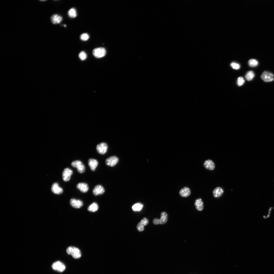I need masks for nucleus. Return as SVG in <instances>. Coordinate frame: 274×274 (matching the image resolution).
<instances>
[{
	"mask_svg": "<svg viewBox=\"0 0 274 274\" xmlns=\"http://www.w3.org/2000/svg\"><path fill=\"white\" fill-rule=\"evenodd\" d=\"M67 253L71 255L75 259L80 258L81 256V251L77 248L73 246H69L66 250Z\"/></svg>",
	"mask_w": 274,
	"mask_h": 274,
	"instance_id": "nucleus-1",
	"label": "nucleus"
},
{
	"mask_svg": "<svg viewBox=\"0 0 274 274\" xmlns=\"http://www.w3.org/2000/svg\"><path fill=\"white\" fill-rule=\"evenodd\" d=\"M106 53L105 49L102 47L95 48L93 51L92 54L95 57L100 58L104 56Z\"/></svg>",
	"mask_w": 274,
	"mask_h": 274,
	"instance_id": "nucleus-2",
	"label": "nucleus"
},
{
	"mask_svg": "<svg viewBox=\"0 0 274 274\" xmlns=\"http://www.w3.org/2000/svg\"><path fill=\"white\" fill-rule=\"evenodd\" d=\"M72 166L77 169L78 171L80 173H83L85 171V165L82 162L80 161H74L71 163Z\"/></svg>",
	"mask_w": 274,
	"mask_h": 274,
	"instance_id": "nucleus-3",
	"label": "nucleus"
},
{
	"mask_svg": "<svg viewBox=\"0 0 274 274\" xmlns=\"http://www.w3.org/2000/svg\"><path fill=\"white\" fill-rule=\"evenodd\" d=\"M73 173L72 170L71 169L68 168H65L63 171L62 174L63 180L65 182L69 181L71 179Z\"/></svg>",
	"mask_w": 274,
	"mask_h": 274,
	"instance_id": "nucleus-4",
	"label": "nucleus"
},
{
	"mask_svg": "<svg viewBox=\"0 0 274 274\" xmlns=\"http://www.w3.org/2000/svg\"><path fill=\"white\" fill-rule=\"evenodd\" d=\"M52 268L57 271L62 272L66 269L65 265L60 261H57L53 263L52 265Z\"/></svg>",
	"mask_w": 274,
	"mask_h": 274,
	"instance_id": "nucleus-5",
	"label": "nucleus"
},
{
	"mask_svg": "<svg viewBox=\"0 0 274 274\" xmlns=\"http://www.w3.org/2000/svg\"><path fill=\"white\" fill-rule=\"evenodd\" d=\"M108 149L107 144L104 142L98 144L96 147V150L99 154L103 155L106 152Z\"/></svg>",
	"mask_w": 274,
	"mask_h": 274,
	"instance_id": "nucleus-6",
	"label": "nucleus"
},
{
	"mask_svg": "<svg viewBox=\"0 0 274 274\" xmlns=\"http://www.w3.org/2000/svg\"><path fill=\"white\" fill-rule=\"evenodd\" d=\"M261 77L264 81L266 82L272 81L274 79V75L272 73L266 71L263 73Z\"/></svg>",
	"mask_w": 274,
	"mask_h": 274,
	"instance_id": "nucleus-7",
	"label": "nucleus"
},
{
	"mask_svg": "<svg viewBox=\"0 0 274 274\" xmlns=\"http://www.w3.org/2000/svg\"><path fill=\"white\" fill-rule=\"evenodd\" d=\"M119 161L118 158L116 156H112L107 158L106 160V164L109 166L112 167L115 165Z\"/></svg>",
	"mask_w": 274,
	"mask_h": 274,
	"instance_id": "nucleus-8",
	"label": "nucleus"
},
{
	"mask_svg": "<svg viewBox=\"0 0 274 274\" xmlns=\"http://www.w3.org/2000/svg\"><path fill=\"white\" fill-rule=\"evenodd\" d=\"M105 192V190L104 188L99 184L95 186L92 191L93 194L95 196L102 194Z\"/></svg>",
	"mask_w": 274,
	"mask_h": 274,
	"instance_id": "nucleus-9",
	"label": "nucleus"
},
{
	"mask_svg": "<svg viewBox=\"0 0 274 274\" xmlns=\"http://www.w3.org/2000/svg\"><path fill=\"white\" fill-rule=\"evenodd\" d=\"M51 190L53 193L58 195L61 194L63 192L62 189L60 187L58 183H55L53 184Z\"/></svg>",
	"mask_w": 274,
	"mask_h": 274,
	"instance_id": "nucleus-10",
	"label": "nucleus"
},
{
	"mask_svg": "<svg viewBox=\"0 0 274 274\" xmlns=\"http://www.w3.org/2000/svg\"><path fill=\"white\" fill-rule=\"evenodd\" d=\"M70 203L72 207L76 208H79L83 205V203L81 201L74 199H71Z\"/></svg>",
	"mask_w": 274,
	"mask_h": 274,
	"instance_id": "nucleus-11",
	"label": "nucleus"
},
{
	"mask_svg": "<svg viewBox=\"0 0 274 274\" xmlns=\"http://www.w3.org/2000/svg\"><path fill=\"white\" fill-rule=\"evenodd\" d=\"M76 187L81 192L85 193L88 192L89 189L88 184L85 183H80L76 185Z\"/></svg>",
	"mask_w": 274,
	"mask_h": 274,
	"instance_id": "nucleus-12",
	"label": "nucleus"
},
{
	"mask_svg": "<svg viewBox=\"0 0 274 274\" xmlns=\"http://www.w3.org/2000/svg\"><path fill=\"white\" fill-rule=\"evenodd\" d=\"M203 165L207 169L213 170L215 168V164L213 162L210 160L206 161L203 163Z\"/></svg>",
	"mask_w": 274,
	"mask_h": 274,
	"instance_id": "nucleus-13",
	"label": "nucleus"
},
{
	"mask_svg": "<svg viewBox=\"0 0 274 274\" xmlns=\"http://www.w3.org/2000/svg\"><path fill=\"white\" fill-rule=\"evenodd\" d=\"M88 163L91 170L92 171H94L98 166V162L96 160L91 158L89 159Z\"/></svg>",
	"mask_w": 274,
	"mask_h": 274,
	"instance_id": "nucleus-14",
	"label": "nucleus"
},
{
	"mask_svg": "<svg viewBox=\"0 0 274 274\" xmlns=\"http://www.w3.org/2000/svg\"><path fill=\"white\" fill-rule=\"evenodd\" d=\"M51 20L53 24H58L61 22L62 20V18L59 15L54 14L51 17Z\"/></svg>",
	"mask_w": 274,
	"mask_h": 274,
	"instance_id": "nucleus-15",
	"label": "nucleus"
},
{
	"mask_svg": "<svg viewBox=\"0 0 274 274\" xmlns=\"http://www.w3.org/2000/svg\"><path fill=\"white\" fill-rule=\"evenodd\" d=\"M224 193V190L222 188L217 187L214 189L213 191V194L215 198H219L221 197Z\"/></svg>",
	"mask_w": 274,
	"mask_h": 274,
	"instance_id": "nucleus-16",
	"label": "nucleus"
},
{
	"mask_svg": "<svg viewBox=\"0 0 274 274\" xmlns=\"http://www.w3.org/2000/svg\"><path fill=\"white\" fill-rule=\"evenodd\" d=\"M194 205L197 211H201L203 209V203L201 198L196 199L195 201Z\"/></svg>",
	"mask_w": 274,
	"mask_h": 274,
	"instance_id": "nucleus-17",
	"label": "nucleus"
},
{
	"mask_svg": "<svg viewBox=\"0 0 274 274\" xmlns=\"http://www.w3.org/2000/svg\"><path fill=\"white\" fill-rule=\"evenodd\" d=\"M191 190L189 188L186 187L182 189L180 191V195L182 197H187L191 194Z\"/></svg>",
	"mask_w": 274,
	"mask_h": 274,
	"instance_id": "nucleus-18",
	"label": "nucleus"
},
{
	"mask_svg": "<svg viewBox=\"0 0 274 274\" xmlns=\"http://www.w3.org/2000/svg\"><path fill=\"white\" fill-rule=\"evenodd\" d=\"M168 215L167 213L165 212H162L161 214V218L160 219V224H164L166 223L167 221Z\"/></svg>",
	"mask_w": 274,
	"mask_h": 274,
	"instance_id": "nucleus-19",
	"label": "nucleus"
},
{
	"mask_svg": "<svg viewBox=\"0 0 274 274\" xmlns=\"http://www.w3.org/2000/svg\"><path fill=\"white\" fill-rule=\"evenodd\" d=\"M98 208L99 207L97 204L95 203H93L88 207V210L89 211L94 212L97 211Z\"/></svg>",
	"mask_w": 274,
	"mask_h": 274,
	"instance_id": "nucleus-20",
	"label": "nucleus"
},
{
	"mask_svg": "<svg viewBox=\"0 0 274 274\" xmlns=\"http://www.w3.org/2000/svg\"><path fill=\"white\" fill-rule=\"evenodd\" d=\"M68 15L69 17L71 18H75L77 15L76 9L74 8L70 9L68 12Z\"/></svg>",
	"mask_w": 274,
	"mask_h": 274,
	"instance_id": "nucleus-21",
	"label": "nucleus"
},
{
	"mask_svg": "<svg viewBox=\"0 0 274 274\" xmlns=\"http://www.w3.org/2000/svg\"><path fill=\"white\" fill-rule=\"evenodd\" d=\"M255 74L254 72L252 71H248L246 74L245 77L246 79L248 81L252 80L254 77Z\"/></svg>",
	"mask_w": 274,
	"mask_h": 274,
	"instance_id": "nucleus-22",
	"label": "nucleus"
},
{
	"mask_svg": "<svg viewBox=\"0 0 274 274\" xmlns=\"http://www.w3.org/2000/svg\"><path fill=\"white\" fill-rule=\"evenodd\" d=\"M248 65L251 67H255L257 66L258 64L257 61L254 59H251L248 62Z\"/></svg>",
	"mask_w": 274,
	"mask_h": 274,
	"instance_id": "nucleus-23",
	"label": "nucleus"
},
{
	"mask_svg": "<svg viewBox=\"0 0 274 274\" xmlns=\"http://www.w3.org/2000/svg\"><path fill=\"white\" fill-rule=\"evenodd\" d=\"M143 205L140 203H137L134 205L132 207L133 211H141L143 207Z\"/></svg>",
	"mask_w": 274,
	"mask_h": 274,
	"instance_id": "nucleus-24",
	"label": "nucleus"
},
{
	"mask_svg": "<svg viewBox=\"0 0 274 274\" xmlns=\"http://www.w3.org/2000/svg\"><path fill=\"white\" fill-rule=\"evenodd\" d=\"M90 38V36L87 33H84L82 34L80 36L81 40L83 41H86L88 40Z\"/></svg>",
	"mask_w": 274,
	"mask_h": 274,
	"instance_id": "nucleus-25",
	"label": "nucleus"
},
{
	"mask_svg": "<svg viewBox=\"0 0 274 274\" xmlns=\"http://www.w3.org/2000/svg\"><path fill=\"white\" fill-rule=\"evenodd\" d=\"M79 58L82 61L85 60L87 58V55L84 51L81 52L79 53Z\"/></svg>",
	"mask_w": 274,
	"mask_h": 274,
	"instance_id": "nucleus-26",
	"label": "nucleus"
},
{
	"mask_svg": "<svg viewBox=\"0 0 274 274\" xmlns=\"http://www.w3.org/2000/svg\"><path fill=\"white\" fill-rule=\"evenodd\" d=\"M245 80L243 77H240L238 79L237 84L238 85L240 86L243 85L244 83Z\"/></svg>",
	"mask_w": 274,
	"mask_h": 274,
	"instance_id": "nucleus-27",
	"label": "nucleus"
},
{
	"mask_svg": "<svg viewBox=\"0 0 274 274\" xmlns=\"http://www.w3.org/2000/svg\"><path fill=\"white\" fill-rule=\"evenodd\" d=\"M231 66L233 69L235 70L239 69L240 67L239 64L234 62L231 63Z\"/></svg>",
	"mask_w": 274,
	"mask_h": 274,
	"instance_id": "nucleus-28",
	"label": "nucleus"
},
{
	"mask_svg": "<svg viewBox=\"0 0 274 274\" xmlns=\"http://www.w3.org/2000/svg\"><path fill=\"white\" fill-rule=\"evenodd\" d=\"M137 229L139 232L143 231L144 230V226L140 222L137 225Z\"/></svg>",
	"mask_w": 274,
	"mask_h": 274,
	"instance_id": "nucleus-29",
	"label": "nucleus"
},
{
	"mask_svg": "<svg viewBox=\"0 0 274 274\" xmlns=\"http://www.w3.org/2000/svg\"><path fill=\"white\" fill-rule=\"evenodd\" d=\"M140 222H141V223L144 226L148 224L149 221L147 218H144L141 220Z\"/></svg>",
	"mask_w": 274,
	"mask_h": 274,
	"instance_id": "nucleus-30",
	"label": "nucleus"
},
{
	"mask_svg": "<svg viewBox=\"0 0 274 274\" xmlns=\"http://www.w3.org/2000/svg\"><path fill=\"white\" fill-rule=\"evenodd\" d=\"M153 224L155 225H159L160 224V219L157 218L154 219L152 221Z\"/></svg>",
	"mask_w": 274,
	"mask_h": 274,
	"instance_id": "nucleus-31",
	"label": "nucleus"
},
{
	"mask_svg": "<svg viewBox=\"0 0 274 274\" xmlns=\"http://www.w3.org/2000/svg\"><path fill=\"white\" fill-rule=\"evenodd\" d=\"M63 26H64V27H66V26H66V25H65H65H63Z\"/></svg>",
	"mask_w": 274,
	"mask_h": 274,
	"instance_id": "nucleus-32",
	"label": "nucleus"
}]
</instances>
